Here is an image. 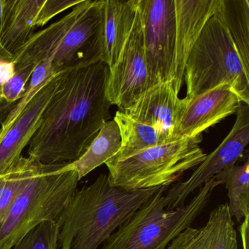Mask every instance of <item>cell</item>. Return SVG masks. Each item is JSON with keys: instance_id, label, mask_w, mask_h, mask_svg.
Returning a JSON list of instances; mask_svg holds the SVG:
<instances>
[{"instance_id": "obj_1", "label": "cell", "mask_w": 249, "mask_h": 249, "mask_svg": "<svg viewBox=\"0 0 249 249\" xmlns=\"http://www.w3.org/2000/svg\"><path fill=\"white\" fill-rule=\"evenodd\" d=\"M109 72L103 62L61 72L57 89L29 142L28 157L43 164H70L86 152L110 118Z\"/></svg>"}, {"instance_id": "obj_2", "label": "cell", "mask_w": 249, "mask_h": 249, "mask_svg": "<svg viewBox=\"0 0 249 249\" xmlns=\"http://www.w3.org/2000/svg\"><path fill=\"white\" fill-rule=\"evenodd\" d=\"M161 187V186H160ZM159 188L126 191L101 174L76 190L56 220L60 249H97Z\"/></svg>"}, {"instance_id": "obj_3", "label": "cell", "mask_w": 249, "mask_h": 249, "mask_svg": "<svg viewBox=\"0 0 249 249\" xmlns=\"http://www.w3.org/2000/svg\"><path fill=\"white\" fill-rule=\"evenodd\" d=\"M79 180L68 164L37 161L30 181L0 221V249H12L42 223L56 221Z\"/></svg>"}, {"instance_id": "obj_4", "label": "cell", "mask_w": 249, "mask_h": 249, "mask_svg": "<svg viewBox=\"0 0 249 249\" xmlns=\"http://www.w3.org/2000/svg\"><path fill=\"white\" fill-rule=\"evenodd\" d=\"M220 184L214 178L210 179L187 205L174 210L167 209V187L161 186L103 243L101 249H165L190 227Z\"/></svg>"}, {"instance_id": "obj_5", "label": "cell", "mask_w": 249, "mask_h": 249, "mask_svg": "<svg viewBox=\"0 0 249 249\" xmlns=\"http://www.w3.org/2000/svg\"><path fill=\"white\" fill-rule=\"evenodd\" d=\"M188 100L222 84L231 87L242 103L249 105V74L218 14L205 23L185 67Z\"/></svg>"}, {"instance_id": "obj_6", "label": "cell", "mask_w": 249, "mask_h": 249, "mask_svg": "<svg viewBox=\"0 0 249 249\" xmlns=\"http://www.w3.org/2000/svg\"><path fill=\"white\" fill-rule=\"evenodd\" d=\"M201 141L202 135L183 138L119 161H107L109 180L115 187L126 191L167 187L205 160L207 154L199 146Z\"/></svg>"}, {"instance_id": "obj_7", "label": "cell", "mask_w": 249, "mask_h": 249, "mask_svg": "<svg viewBox=\"0 0 249 249\" xmlns=\"http://www.w3.org/2000/svg\"><path fill=\"white\" fill-rule=\"evenodd\" d=\"M151 87L173 81L176 47L175 0H138Z\"/></svg>"}, {"instance_id": "obj_8", "label": "cell", "mask_w": 249, "mask_h": 249, "mask_svg": "<svg viewBox=\"0 0 249 249\" xmlns=\"http://www.w3.org/2000/svg\"><path fill=\"white\" fill-rule=\"evenodd\" d=\"M236 114L234 126L222 142L206 156L187 180L179 182L166 194L167 209L184 206L185 201L194 191L243 158L249 143V105L241 102Z\"/></svg>"}, {"instance_id": "obj_9", "label": "cell", "mask_w": 249, "mask_h": 249, "mask_svg": "<svg viewBox=\"0 0 249 249\" xmlns=\"http://www.w3.org/2000/svg\"><path fill=\"white\" fill-rule=\"evenodd\" d=\"M150 87L142 23L138 8L130 35L117 62L110 69L107 98L112 106L115 105L123 111L134 104Z\"/></svg>"}, {"instance_id": "obj_10", "label": "cell", "mask_w": 249, "mask_h": 249, "mask_svg": "<svg viewBox=\"0 0 249 249\" xmlns=\"http://www.w3.org/2000/svg\"><path fill=\"white\" fill-rule=\"evenodd\" d=\"M101 0H87L75 24L52 56L55 75L102 62Z\"/></svg>"}, {"instance_id": "obj_11", "label": "cell", "mask_w": 249, "mask_h": 249, "mask_svg": "<svg viewBox=\"0 0 249 249\" xmlns=\"http://www.w3.org/2000/svg\"><path fill=\"white\" fill-rule=\"evenodd\" d=\"M61 73L53 75L32 99L8 130L0 135V176H5L21 157V152L40 125L48 103L57 89Z\"/></svg>"}, {"instance_id": "obj_12", "label": "cell", "mask_w": 249, "mask_h": 249, "mask_svg": "<svg viewBox=\"0 0 249 249\" xmlns=\"http://www.w3.org/2000/svg\"><path fill=\"white\" fill-rule=\"evenodd\" d=\"M188 102L186 97L179 98L172 82L166 81L150 87L134 104L122 112L155 128L164 142H173V133Z\"/></svg>"}, {"instance_id": "obj_13", "label": "cell", "mask_w": 249, "mask_h": 249, "mask_svg": "<svg viewBox=\"0 0 249 249\" xmlns=\"http://www.w3.org/2000/svg\"><path fill=\"white\" fill-rule=\"evenodd\" d=\"M241 103L227 84H222L190 99L173 135V141L199 136L230 115Z\"/></svg>"}, {"instance_id": "obj_14", "label": "cell", "mask_w": 249, "mask_h": 249, "mask_svg": "<svg viewBox=\"0 0 249 249\" xmlns=\"http://www.w3.org/2000/svg\"><path fill=\"white\" fill-rule=\"evenodd\" d=\"M218 0H175L176 33L173 88L178 94L183 85L185 67L205 23L213 15Z\"/></svg>"}, {"instance_id": "obj_15", "label": "cell", "mask_w": 249, "mask_h": 249, "mask_svg": "<svg viewBox=\"0 0 249 249\" xmlns=\"http://www.w3.org/2000/svg\"><path fill=\"white\" fill-rule=\"evenodd\" d=\"M164 249H238L228 203L213 210L203 227L185 229Z\"/></svg>"}, {"instance_id": "obj_16", "label": "cell", "mask_w": 249, "mask_h": 249, "mask_svg": "<svg viewBox=\"0 0 249 249\" xmlns=\"http://www.w3.org/2000/svg\"><path fill=\"white\" fill-rule=\"evenodd\" d=\"M138 0H101L102 62L110 69L117 62L135 22Z\"/></svg>"}, {"instance_id": "obj_17", "label": "cell", "mask_w": 249, "mask_h": 249, "mask_svg": "<svg viewBox=\"0 0 249 249\" xmlns=\"http://www.w3.org/2000/svg\"><path fill=\"white\" fill-rule=\"evenodd\" d=\"M86 1L82 0L62 19L33 34L30 40L14 55L13 62L16 72L26 67H37L52 59L82 13Z\"/></svg>"}, {"instance_id": "obj_18", "label": "cell", "mask_w": 249, "mask_h": 249, "mask_svg": "<svg viewBox=\"0 0 249 249\" xmlns=\"http://www.w3.org/2000/svg\"><path fill=\"white\" fill-rule=\"evenodd\" d=\"M44 0H15L1 37L2 59L14 55L30 40Z\"/></svg>"}, {"instance_id": "obj_19", "label": "cell", "mask_w": 249, "mask_h": 249, "mask_svg": "<svg viewBox=\"0 0 249 249\" xmlns=\"http://www.w3.org/2000/svg\"><path fill=\"white\" fill-rule=\"evenodd\" d=\"M121 144L119 126L114 120L107 121L86 152L76 161L68 164V169L75 170L81 180L114 157L120 149Z\"/></svg>"}, {"instance_id": "obj_20", "label": "cell", "mask_w": 249, "mask_h": 249, "mask_svg": "<svg viewBox=\"0 0 249 249\" xmlns=\"http://www.w3.org/2000/svg\"><path fill=\"white\" fill-rule=\"evenodd\" d=\"M215 12L224 22L243 68L249 74V0H218Z\"/></svg>"}, {"instance_id": "obj_21", "label": "cell", "mask_w": 249, "mask_h": 249, "mask_svg": "<svg viewBox=\"0 0 249 249\" xmlns=\"http://www.w3.org/2000/svg\"><path fill=\"white\" fill-rule=\"evenodd\" d=\"M113 120L119 126L122 144L117 154L107 161H119L151 147L167 143L155 128L135 120L121 110L116 112Z\"/></svg>"}, {"instance_id": "obj_22", "label": "cell", "mask_w": 249, "mask_h": 249, "mask_svg": "<svg viewBox=\"0 0 249 249\" xmlns=\"http://www.w3.org/2000/svg\"><path fill=\"white\" fill-rule=\"evenodd\" d=\"M228 191L229 210L237 221L249 217V161L241 165L230 166L214 176Z\"/></svg>"}, {"instance_id": "obj_23", "label": "cell", "mask_w": 249, "mask_h": 249, "mask_svg": "<svg viewBox=\"0 0 249 249\" xmlns=\"http://www.w3.org/2000/svg\"><path fill=\"white\" fill-rule=\"evenodd\" d=\"M53 75H55V74L52 68L51 59L43 62V63L36 67L27 84L24 94L16 104L15 107L11 110L6 120L2 125V127L0 129V135H2L5 131L8 130V128L14 123L15 119L19 116L24 107Z\"/></svg>"}, {"instance_id": "obj_24", "label": "cell", "mask_w": 249, "mask_h": 249, "mask_svg": "<svg viewBox=\"0 0 249 249\" xmlns=\"http://www.w3.org/2000/svg\"><path fill=\"white\" fill-rule=\"evenodd\" d=\"M58 235L56 221H46L26 234L11 249H57Z\"/></svg>"}, {"instance_id": "obj_25", "label": "cell", "mask_w": 249, "mask_h": 249, "mask_svg": "<svg viewBox=\"0 0 249 249\" xmlns=\"http://www.w3.org/2000/svg\"><path fill=\"white\" fill-rule=\"evenodd\" d=\"M82 0H44L36 18V27H43L57 14L75 7Z\"/></svg>"}, {"instance_id": "obj_26", "label": "cell", "mask_w": 249, "mask_h": 249, "mask_svg": "<svg viewBox=\"0 0 249 249\" xmlns=\"http://www.w3.org/2000/svg\"><path fill=\"white\" fill-rule=\"evenodd\" d=\"M15 0H0V59H2L1 37Z\"/></svg>"}, {"instance_id": "obj_27", "label": "cell", "mask_w": 249, "mask_h": 249, "mask_svg": "<svg viewBox=\"0 0 249 249\" xmlns=\"http://www.w3.org/2000/svg\"><path fill=\"white\" fill-rule=\"evenodd\" d=\"M16 73L13 60L0 59V87L8 82Z\"/></svg>"}]
</instances>
